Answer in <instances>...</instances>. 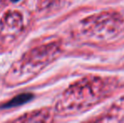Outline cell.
<instances>
[{"label": "cell", "instance_id": "1", "mask_svg": "<svg viewBox=\"0 0 124 123\" xmlns=\"http://www.w3.org/2000/svg\"><path fill=\"white\" fill-rule=\"evenodd\" d=\"M34 98V94L31 93H23L20 94L15 96V98H13L12 100H10L9 101H8L7 103L3 104L0 106L1 109H9L13 108V107H17L20 106L22 105L28 103L29 101H31L32 99Z\"/></svg>", "mask_w": 124, "mask_h": 123}, {"label": "cell", "instance_id": "2", "mask_svg": "<svg viewBox=\"0 0 124 123\" xmlns=\"http://www.w3.org/2000/svg\"><path fill=\"white\" fill-rule=\"evenodd\" d=\"M18 1H20V0H11V2H13V3H17Z\"/></svg>", "mask_w": 124, "mask_h": 123}]
</instances>
